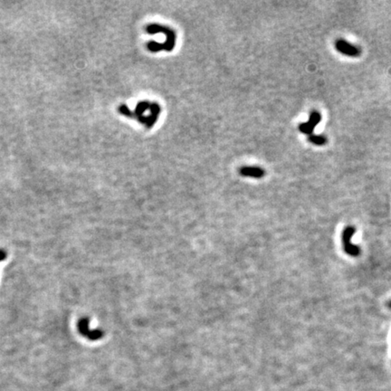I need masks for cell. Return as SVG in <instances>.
Returning <instances> with one entry per match:
<instances>
[{
	"mask_svg": "<svg viewBox=\"0 0 391 391\" xmlns=\"http://www.w3.org/2000/svg\"><path fill=\"white\" fill-rule=\"evenodd\" d=\"M79 331L83 335H85L88 339L96 341L103 336V332L101 331H89V320L88 319H83L79 322Z\"/></svg>",
	"mask_w": 391,
	"mask_h": 391,
	"instance_id": "277c9868",
	"label": "cell"
},
{
	"mask_svg": "<svg viewBox=\"0 0 391 391\" xmlns=\"http://www.w3.org/2000/svg\"><path fill=\"white\" fill-rule=\"evenodd\" d=\"M309 142L317 146H322L327 143V139L322 135H314L312 134L309 137Z\"/></svg>",
	"mask_w": 391,
	"mask_h": 391,
	"instance_id": "8992f818",
	"label": "cell"
},
{
	"mask_svg": "<svg viewBox=\"0 0 391 391\" xmlns=\"http://www.w3.org/2000/svg\"><path fill=\"white\" fill-rule=\"evenodd\" d=\"M389 306H390V307H391V302H390V303H389Z\"/></svg>",
	"mask_w": 391,
	"mask_h": 391,
	"instance_id": "9c48e42d",
	"label": "cell"
},
{
	"mask_svg": "<svg viewBox=\"0 0 391 391\" xmlns=\"http://www.w3.org/2000/svg\"><path fill=\"white\" fill-rule=\"evenodd\" d=\"M321 120H322V115H321V113H320L319 111H317V110H313V111L311 112V115H310L308 121L300 124V132L304 134L312 135L313 131L315 129V127L319 124V122L321 121Z\"/></svg>",
	"mask_w": 391,
	"mask_h": 391,
	"instance_id": "7a4b0ae2",
	"label": "cell"
},
{
	"mask_svg": "<svg viewBox=\"0 0 391 391\" xmlns=\"http://www.w3.org/2000/svg\"><path fill=\"white\" fill-rule=\"evenodd\" d=\"M355 228L353 226H349L346 227L345 229L342 232V235H341V238H342V244H343V248L346 253H348L350 256H359V253H360V249H359L358 245H354L353 244H351V237L352 235H354Z\"/></svg>",
	"mask_w": 391,
	"mask_h": 391,
	"instance_id": "6da1fadb",
	"label": "cell"
},
{
	"mask_svg": "<svg viewBox=\"0 0 391 391\" xmlns=\"http://www.w3.org/2000/svg\"><path fill=\"white\" fill-rule=\"evenodd\" d=\"M120 113L123 115L128 116V117H133V112L129 110V108L126 105H120L119 108Z\"/></svg>",
	"mask_w": 391,
	"mask_h": 391,
	"instance_id": "52a82bcc",
	"label": "cell"
},
{
	"mask_svg": "<svg viewBox=\"0 0 391 391\" xmlns=\"http://www.w3.org/2000/svg\"><path fill=\"white\" fill-rule=\"evenodd\" d=\"M240 173H241V175L251 177V178H254V179H260L265 176V171L260 168H256V167H253V168L244 167L240 170Z\"/></svg>",
	"mask_w": 391,
	"mask_h": 391,
	"instance_id": "5b68a950",
	"label": "cell"
},
{
	"mask_svg": "<svg viewBox=\"0 0 391 391\" xmlns=\"http://www.w3.org/2000/svg\"><path fill=\"white\" fill-rule=\"evenodd\" d=\"M335 47L337 50L339 51L341 54L348 56H352L356 57L360 55V49L357 46H352L349 42L346 41L344 39H339L335 43Z\"/></svg>",
	"mask_w": 391,
	"mask_h": 391,
	"instance_id": "3957f363",
	"label": "cell"
},
{
	"mask_svg": "<svg viewBox=\"0 0 391 391\" xmlns=\"http://www.w3.org/2000/svg\"><path fill=\"white\" fill-rule=\"evenodd\" d=\"M6 257V253L5 252H3V251H0V261L1 260H3L4 258Z\"/></svg>",
	"mask_w": 391,
	"mask_h": 391,
	"instance_id": "ba28073f",
	"label": "cell"
}]
</instances>
